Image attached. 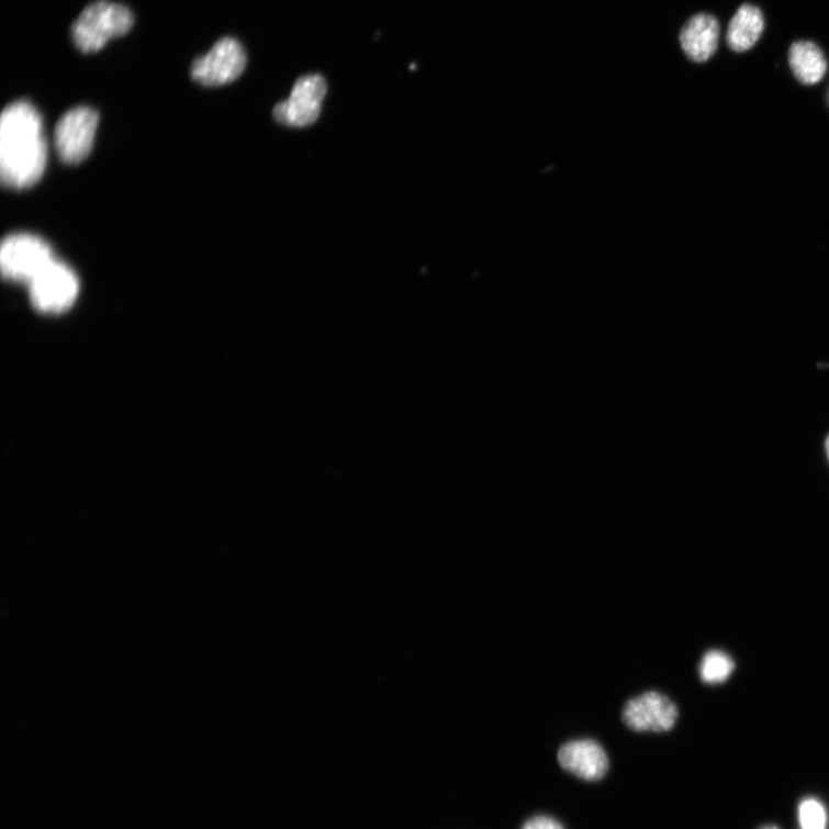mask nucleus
<instances>
[{"mask_svg": "<svg viewBox=\"0 0 829 829\" xmlns=\"http://www.w3.org/2000/svg\"><path fill=\"white\" fill-rule=\"evenodd\" d=\"M47 147L42 116L29 101L10 104L0 117V178L5 187L22 191L43 177Z\"/></svg>", "mask_w": 829, "mask_h": 829, "instance_id": "nucleus-1", "label": "nucleus"}, {"mask_svg": "<svg viewBox=\"0 0 829 829\" xmlns=\"http://www.w3.org/2000/svg\"><path fill=\"white\" fill-rule=\"evenodd\" d=\"M134 25L132 11L110 0H98L88 5L74 22L70 36L83 54H93L113 38L128 34Z\"/></svg>", "mask_w": 829, "mask_h": 829, "instance_id": "nucleus-2", "label": "nucleus"}, {"mask_svg": "<svg viewBox=\"0 0 829 829\" xmlns=\"http://www.w3.org/2000/svg\"><path fill=\"white\" fill-rule=\"evenodd\" d=\"M52 247L38 236L15 233L7 236L0 248V269L5 279L30 282L54 260Z\"/></svg>", "mask_w": 829, "mask_h": 829, "instance_id": "nucleus-3", "label": "nucleus"}, {"mask_svg": "<svg viewBox=\"0 0 829 829\" xmlns=\"http://www.w3.org/2000/svg\"><path fill=\"white\" fill-rule=\"evenodd\" d=\"M30 295L35 310L44 314H60L72 306L79 295L76 272L54 259L30 282Z\"/></svg>", "mask_w": 829, "mask_h": 829, "instance_id": "nucleus-4", "label": "nucleus"}, {"mask_svg": "<svg viewBox=\"0 0 829 829\" xmlns=\"http://www.w3.org/2000/svg\"><path fill=\"white\" fill-rule=\"evenodd\" d=\"M246 66L243 44L236 38L224 37L194 60L191 75L202 86L220 87L239 79Z\"/></svg>", "mask_w": 829, "mask_h": 829, "instance_id": "nucleus-5", "label": "nucleus"}, {"mask_svg": "<svg viewBox=\"0 0 829 829\" xmlns=\"http://www.w3.org/2000/svg\"><path fill=\"white\" fill-rule=\"evenodd\" d=\"M99 121V113L88 107L69 110L60 117L55 131V145L64 163L77 165L90 155Z\"/></svg>", "mask_w": 829, "mask_h": 829, "instance_id": "nucleus-6", "label": "nucleus"}, {"mask_svg": "<svg viewBox=\"0 0 829 829\" xmlns=\"http://www.w3.org/2000/svg\"><path fill=\"white\" fill-rule=\"evenodd\" d=\"M326 82L320 75L300 78L289 100L279 103L273 110L275 120L289 127H306L317 122L326 94Z\"/></svg>", "mask_w": 829, "mask_h": 829, "instance_id": "nucleus-7", "label": "nucleus"}, {"mask_svg": "<svg viewBox=\"0 0 829 829\" xmlns=\"http://www.w3.org/2000/svg\"><path fill=\"white\" fill-rule=\"evenodd\" d=\"M677 717L674 702L657 692L630 699L623 710L625 725L635 731H669L675 726Z\"/></svg>", "mask_w": 829, "mask_h": 829, "instance_id": "nucleus-8", "label": "nucleus"}, {"mask_svg": "<svg viewBox=\"0 0 829 829\" xmlns=\"http://www.w3.org/2000/svg\"><path fill=\"white\" fill-rule=\"evenodd\" d=\"M558 761L563 770L585 781L603 778L609 768L605 750L594 740L563 744L558 752Z\"/></svg>", "mask_w": 829, "mask_h": 829, "instance_id": "nucleus-9", "label": "nucleus"}, {"mask_svg": "<svg viewBox=\"0 0 829 829\" xmlns=\"http://www.w3.org/2000/svg\"><path fill=\"white\" fill-rule=\"evenodd\" d=\"M719 36L718 20L714 15L697 14L685 23L680 42L686 56L696 63H705L716 54Z\"/></svg>", "mask_w": 829, "mask_h": 829, "instance_id": "nucleus-10", "label": "nucleus"}, {"mask_svg": "<svg viewBox=\"0 0 829 829\" xmlns=\"http://www.w3.org/2000/svg\"><path fill=\"white\" fill-rule=\"evenodd\" d=\"M764 31V16L760 9L743 5L731 19L727 43L731 51L744 53L760 40Z\"/></svg>", "mask_w": 829, "mask_h": 829, "instance_id": "nucleus-11", "label": "nucleus"}, {"mask_svg": "<svg viewBox=\"0 0 829 829\" xmlns=\"http://www.w3.org/2000/svg\"><path fill=\"white\" fill-rule=\"evenodd\" d=\"M789 64L795 77L804 85L820 82L827 72V61L813 42L799 41L792 45Z\"/></svg>", "mask_w": 829, "mask_h": 829, "instance_id": "nucleus-12", "label": "nucleus"}, {"mask_svg": "<svg viewBox=\"0 0 829 829\" xmlns=\"http://www.w3.org/2000/svg\"><path fill=\"white\" fill-rule=\"evenodd\" d=\"M736 670V662L722 651L707 652L701 663V677L709 684L722 683L729 679Z\"/></svg>", "mask_w": 829, "mask_h": 829, "instance_id": "nucleus-13", "label": "nucleus"}, {"mask_svg": "<svg viewBox=\"0 0 829 829\" xmlns=\"http://www.w3.org/2000/svg\"><path fill=\"white\" fill-rule=\"evenodd\" d=\"M798 821L802 829H827L828 814L824 803L816 797H807L798 805Z\"/></svg>", "mask_w": 829, "mask_h": 829, "instance_id": "nucleus-14", "label": "nucleus"}, {"mask_svg": "<svg viewBox=\"0 0 829 829\" xmlns=\"http://www.w3.org/2000/svg\"><path fill=\"white\" fill-rule=\"evenodd\" d=\"M520 829H564V827L551 817L537 816L529 819Z\"/></svg>", "mask_w": 829, "mask_h": 829, "instance_id": "nucleus-15", "label": "nucleus"}, {"mask_svg": "<svg viewBox=\"0 0 829 829\" xmlns=\"http://www.w3.org/2000/svg\"><path fill=\"white\" fill-rule=\"evenodd\" d=\"M760 829H780V828L774 825H766V826L761 827Z\"/></svg>", "mask_w": 829, "mask_h": 829, "instance_id": "nucleus-16", "label": "nucleus"}, {"mask_svg": "<svg viewBox=\"0 0 829 829\" xmlns=\"http://www.w3.org/2000/svg\"><path fill=\"white\" fill-rule=\"evenodd\" d=\"M826 453H827V457H828V460H829V436H828V438L826 440Z\"/></svg>", "mask_w": 829, "mask_h": 829, "instance_id": "nucleus-17", "label": "nucleus"}]
</instances>
